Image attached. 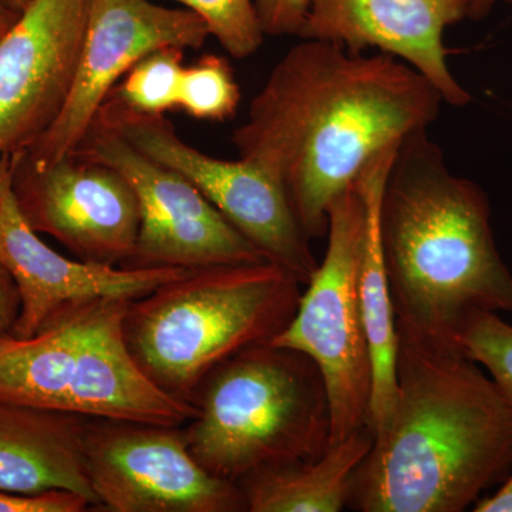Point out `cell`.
Returning a JSON list of instances; mask_svg holds the SVG:
<instances>
[{
	"label": "cell",
	"instance_id": "cell-12",
	"mask_svg": "<svg viewBox=\"0 0 512 512\" xmlns=\"http://www.w3.org/2000/svg\"><path fill=\"white\" fill-rule=\"evenodd\" d=\"M12 188L26 222L79 261L124 268L136 252L140 207L126 178L109 165L70 154L36 167L12 154Z\"/></svg>",
	"mask_w": 512,
	"mask_h": 512
},
{
	"label": "cell",
	"instance_id": "cell-27",
	"mask_svg": "<svg viewBox=\"0 0 512 512\" xmlns=\"http://www.w3.org/2000/svg\"><path fill=\"white\" fill-rule=\"evenodd\" d=\"M512 3V0H471L470 2V19H483L493 10L497 3Z\"/></svg>",
	"mask_w": 512,
	"mask_h": 512
},
{
	"label": "cell",
	"instance_id": "cell-18",
	"mask_svg": "<svg viewBox=\"0 0 512 512\" xmlns=\"http://www.w3.org/2000/svg\"><path fill=\"white\" fill-rule=\"evenodd\" d=\"M375 434L369 426L330 443L320 456L254 471L238 481L249 512H339Z\"/></svg>",
	"mask_w": 512,
	"mask_h": 512
},
{
	"label": "cell",
	"instance_id": "cell-15",
	"mask_svg": "<svg viewBox=\"0 0 512 512\" xmlns=\"http://www.w3.org/2000/svg\"><path fill=\"white\" fill-rule=\"evenodd\" d=\"M471 0H309L299 36L363 53L375 47L423 74L447 104L466 107L471 94L447 64L444 30L470 15Z\"/></svg>",
	"mask_w": 512,
	"mask_h": 512
},
{
	"label": "cell",
	"instance_id": "cell-29",
	"mask_svg": "<svg viewBox=\"0 0 512 512\" xmlns=\"http://www.w3.org/2000/svg\"><path fill=\"white\" fill-rule=\"evenodd\" d=\"M2 2H5L10 9L16 10V12H22L32 0H2Z\"/></svg>",
	"mask_w": 512,
	"mask_h": 512
},
{
	"label": "cell",
	"instance_id": "cell-19",
	"mask_svg": "<svg viewBox=\"0 0 512 512\" xmlns=\"http://www.w3.org/2000/svg\"><path fill=\"white\" fill-rule=\"evenodd\" d=\"M184 49L167 46L144 56L114 87L107 99L147 116L178 109L184 73Z\"/></svg>",
	"mask_w": 512,
	"mask_h": 512
},
{
	"label": "cell",
	"instance_id": "cell-7",
	"mask_svg": "<svg viewBox=\"0 0 512 512\" xmlns=\"http://www.w3.org/2000/svg\"><path fill=\"white\" fill-rule=\"evenodd\" d=\"M328 220L326 254L291 322L271 343L301 352L318 366L335 443L370 427L372 352L359 288L365 204L356 183L332 202Z\"/></svg>",
	"mask_w": 512,
	"mask_h": 512
},
{
	"label": "cell",
	"instance_id": "cell-9",
	"mask_svg": "<svg viewBox=\"0 0 512 512\" xmlns=\"http://www.w3.org/2000/svg\"><path fill=\"white\" fill-rule=\"evenodd\" d=\"M73 154L114 168L136 192L140 231L136 252L124 268L197 269L268 261L187 178L111 128L93 121Z\"/></svg>",
	"mask_w": 512,
	"mask_h": 512
},
{
	"label": "cell",
	"instance_id": "cell-8",
	"mask_svg": "<svg viewBox=\"0 0 512 512\" xmlns=\"http://www.w3.org/2000/svg\"><path fill=\"white\" fill-rule=\"evenodd\" d=\"M94 121L187 178L269 262L291 272L302 285L308 284L319 265L311 239L288 195L261 167L242 158L229 161L208 156L185 143L164 116L134 113L109 99L101 104Z\"/></svg>",
	"mask_w": 512,
	"mask_h": 512
},
{
	"label": "cell",
	"instance_id": "cell-11",
	"mask_svg": "<svg viewBox=\"0 0 512 512\" xmlns=\"http://www.w3.org/2000/svg\"><path fill=\"white\" fill-rule=\"evenodd\" d=\"M210 37L200 16L151 0H92L73 86L52 126L23 156L45 167L82 143L101 104L136 63L161 47L200 50ZM19 153V151H18Z\"/></svg>",
	"mask_w": 512,
	"mask_h": 512
},
{
	"label": "cell",
	"instance_id": "cell-13",
	"mask_svg": "<svg viewBox=\"0 0 512 512\" xmlns=\"http://www.w3.org/2000/svg\"><path fill=\"white\" fill-rule=\"evenodd\" d=\"M92 0H32L0 37V157L52 126L73 86Z\"/></svg>",
	"mask_w": 512,
	"mask_h": 512
},
{
	"label": "cell",
	"instance_id": "cell-23",
	"mask_svg": "<svg viewBox=\"0 0 512 512\" xmlns=\"http://www.w3.org/2000/svg\"><path fill=\"white\" fill-rule=\"evenodd\" d=\"M94 510L82 494L52 490L40 494L0 491V512H84Z\"/></svg>",
	"mask_w": 512,
	"mask_h": 512
},
{
	"label": "cell",
	"instance_id": "cell-3",
	"mask_svg": "<svg viewBox=\"0 0 512 512\" xmlns=\"http://www.w3.org/2000/svg\"><path fill=\"white\" fill-rule=\"evenodd\" d=\"M380 238L397 333L457 348L477 312L512 313V272L483 188L451 173L427 130L397 148L380 204Z\"/></svg>",
	"mask_w": 512,
	"mask_h": 512
},
{
	"label": "cell",
	"instance_id": "cell-14",
	"mask_svg": "<svg viewBox=\"0 0 512 512\" xmlns=\"http://www.w3.org/2000/svg\"><path fill=\"white\" fill-rule=\"evenodd\" d=\"M0 265L18 286L20 313L12 335H35L67 303L110 296L141 298L185 274V268L131 269L74 261L40 239L20 212L12 188V156L0 157Z\"/></svg>",
	"mask_w": 512,
	"mask_h": 512
},
{
	"label": "cell",
	"instance_id": "cell-6",
	"mask_svg": "<svg viewBox=\"0 0 512 512\" xmlns=\"http://www.w3.org/2000/svg\"><path fill=\"white\" fill-rule=\"evenodd\" d=\"M184 424L195 460L237 484L254 471L320 456L330 446V409L318 366L296 350L259 343L205 377Z\"/></svg>",
	"mask_w": 512,
	"mask_h": 512
},
{
	"label": "cell",
	"instance_id": "cell-25",
	"mask_svg": "<svg viewBox=\"0 0 512 512\" xmlns=\"http://www.w3.org/2000/svg\"><path fill=\"white\" fill-rule=\"evenodd\" d=\"M18 286L0 265V336L12 335L20 313Z\"/></svg>",
	"mask_w": 512,
	"mask_h": 512
},
{
	"label": "cell",
	"instance_id": "cell-4",
	"mask_svg": "<svg viewBox=\"0 0 512 512\" xmlns=\"http://www.w3.org/2000/svg\"><path fill=\"white\" fill-rule=\"evenodd\" d=\"M301 286L269 261L188 269L127 303L124 339L151 383L191 403L215 367L286 328Z\"/></svg>",
	"mask_w": 512,
	"mask_h": 512
},
{
	"label": "cell",
	"instance_id": "cell-28",
	"mask_svg": "<svg viewBox=\"0 0 512 512\" xmlns=\"http://www.w3.org/2000/svg\"><path fill=\"white\" fill-rule=\"evenodd\" d=\"M20 12L10 9L5 2L0 0V37L5 35L10 29V26L18 20Z\"/></svg>",
	"mask_w": 512,
	"mask_h": 512
},
{
	"label": "cell",
	"instance_id": "cell-20",
	"mask_svg": "<svg viewBox=\"0 0 512 512\" xmlns=\"http://www.w3.org/2000/svg\"><path fill=\"white\" fill-rule=\"evenodd\" d=\"M241 89L227 59L204 55L185 67L178 109L197 120L225 121L237 114Z\"/></svg>",
	"mask_w": 512,
	"mask_h": 512
},
{
	"label": "cell",
	"instance_id": "cell-16",
	"mask_svg": "<svg viewBox=\"0 0 512 512\" xmlns=\"http://www.w3.org/2000/svg\"><path fill=\"white\" fill-rule=\"evenodd\" d=\"M89 420L0 399V491H73L99 510L84 464Z\"/></svg>",
	"mask_w": 512,
	"mask_h": 512
},
{
	"label": "cell",
	"instance_id": "cell-2",
	"mask_svg": "<svg viewBox=\"0 0 512 512\" xmlns=\"http://www.w3.org/2000/svg\"><path fill=\"white\" fill-rule=\"evenodd\" d=\"M512 470V409L460 349L397 333L396 397L350 485L360 512H461Z\"/></svg>",
	"mask_w": 512,
	"mask_h": 512
},
{
	"label": "cell",
	"instance_id": "cell-26",
	"mask_svg": "<svg viewBox=\"0 0 512 512\" xmlns=\"http://www.w3.org/2000/svg\"><path fill=\"white\" fill-rule=\"evenodd\" d=\"M473 511L476 512H512V470L498 490L488 497L481 498Z\"/></svg>",
	"mask_w": 512,
	"mask_h": 512
},
{
	"label": "cell",
	"instance_id": "cell-22",
	"mask_svg": "<svg viewBox=\"0 0 512 512\" xmlns=\"http://www.w3.org/2000/svg\"><path fill=\"white\" fill-rule=\"evenodd\" d=\"M200 16L210 36L229 56L242 60L258 52L265 33L252 0H175Z\"/></svg>",
	"mask_w": 512,
	"mask_h": 512
},
{
	"label": "cell",
	"instance_id": "cell-1",
	"mask_svg": "<svg viewBox=\"0 0 512 512\" xmlns=\"http://www.w3.org/2000/svg\"><path fill=\"white\" fill-rule=\"evenodd\" d=\"M443 101L397 57L302 39L276 63L231 141L281 185L312 241L328 235L330 205L367 161L427 130Z\"/></svg>",
	"mask_w": 512,
	"mask_h": 512
},
{
	"label": "cell",
	"instance_id": "cell-5",
	"mask_svg": "<svg viewBox=\"0 0 512 512\" xmlns=\"http://www.w3.org/2000/svg\"><path fill=\"white\" fill-rule=\"evenodd\" d=\"M128 302L67 303L29 338L0 336V399L87 419L188 423L194 404L158 389L127 348Z\"/></svg>",
	"mask_w": 512,
	"mask_h": 512
},
{
	"label": "cell",
	"instance_id": "cell-24",
	"mask_svg": "<svg viewBox=\"0 0 512 512\" xmlns=\"http://www.w3.org/2000/svg\"><path fill=\"white\" fill-rule=\"evenodd\" d=\"M254 3L265 36H299L309 0H255Z\"/></svg>",
	"mask_w": 512,
	"mask_h": 512
},
{
	"label": "cell",
	"instance_id": "cell-17",
	"mask_svg": "<svg viewBox=\"0 0 512 512\" xmlns=\"http://www.w3.org/2000/svg\"><path fill=\"white\" fill-rule=\"evenodd\" d=\"M400 143L383 148L370 158L355 181L365 204L359 288L372 352L373 389L369 424L375 436L386 426L396 397L397 330L380 238V204Z\"/></svg>",
	"mask_w": 512,
	"mask_h": 512
},
{
	"label": "cell",
	"instance_id": "cell-10",
	"mask_svg": "<svg viewBox=\"0 0 512 512\" xmlns=\"http://www.w3.org/2000/svg\"><path fill=\"white\" fill-rule=\"evenodd\" d=\"M84 464L99 510L110 512H244L238 484L195 460L184 426L90 419Z\"/></svg>",
	"mask_w": 512,
	"mask_h": 512
},
{
	"label": "cell",
	"instance_id": "cell-21",
	"mask_svg": "<svg viewBox=\"0 0 512 512\" xmlns=\"http://www.w3.org/2000/svg\"><path fill=\"white\" fill-rule=\"evenodd\" d=\"M457 346L483 367L512 409V325L500 313L477 312L458 333Z\"/></svg>",
	"mask_w": 512,
	"mask_h": 512
}]
</instances>
